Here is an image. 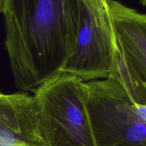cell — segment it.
Instances as JSON below:
<instances>
[{
	"instance_id": "cell-1",
	"label": "cell",
	"mask_w": 146,
	"mask_h": 146,
	"mask_svg": "<svg viewBox=\"0 0 146 146\" xmlns=\"http://www.w3.org/2000/svg\"><path fill=\"white\" fill-rule=\"evenodd\" d=\"M1 13L19 89L35 90L62 72L75 48L78 0H4Z\"/></svg>"
},
{
	"instance_id": "cell-2",
	"label": "cell",
	"mask_w": 146,
	"mask_h": 146,
	"mask_svg": "<svg viewBox=\"0 0 146 146\" xmlns=\"http://www.w3.org/2000/svg\"><path fill=\"white\" fill-rule=\"evenodd\" d=\"M44 146H97L87 83L61 72L34 90Z\"/></svg>"
},
{
	"instance_id": "cell-3",
	"label": "cell",
	"mask_w": 146,
	"mask_h": 146,
	"mask_svg": "<svg viewBox=\"0 0 146 146\" xmlns=\"http://www.w3.org/2000/svg\"><path fill=\"white\" fill-rule=\"evenodd\" d=\"M88 111L97 146H146V123L113 78L88 81Z\"/></svg>"
},
{
	"instance_id": "cell-4",
	"label": "cell",
	"mask_w": 146,
	"mask_h": 146,
	"mask_svg": "<svg viewBox=\"0 0 146 146\" xmlns=\"http://www.w3.org/2000/svg\"><path fill=\"white\" fill-rule=\"evenodd\" d=\"M79 19L74 51L62 72L84 82L109 77L115 38L108 0H78Z\"/></svg>"
},
{
	"instance_id": "cell-5",
	"label": "cell",
	"mask_w": 146,
	"mask_h": 146,
	"mask_svg": "<svg viewBox=\"0 0 146 146\" xmlns=\"http://www.w3.org/2000/svg\"><path fill=\"white\" fill-rule=\"evenodd\" d=\"M115 38L109 77L122 86L134 104L146 106V14L108 0Z\"/></svg>"
},
{
	"instance_id": "cell-6",
	"label": "cell",
	"mask_w": 146,
	"mask_h": 146,
	"mask_svg": "<svg viewBox=\"0 0 146 146\" xmlns=\"http://www.w3.org/2000/svg\"><path fill=\"white\" fill-rule=\"evenodd\" d=\"M0 146H44L34 96L0 94Z\"/></svg>"
},
{
	"instance_id": "cell-7",
	"label": "cell",
	"mask_w": 146,
	"mask_h": 146,
	"mask_svg": "<svg viewBox=\"0 0 146 146\" xmlns=\"http://www.w3.org/2000/svg\"><path fill=\"white\" fill-rule=\"evenodd\" d=\"M135 108H136V112L138 116L146 123V106L141 105H136L135 104Z\"/></svg>"
},
{
	"instance_id": "cell-8",
	"label": "cell",
	"mask_w": 146,
	"mask_h": 146,
	"mask_svg": "<svg viewBox=\"0 0 146 146\" xmlns=\"http://www.w3.org/2000/svg\"><path fill=\"white\" fill-rule=\"evenodd\" d=\"M4 0H0V13L2 12L3 6H4Z\"/></svg>"
},
{
	"instance_id": "cell-9",
	"label": "cell",
	"mask_w": 146,
	"mask_h": 146,
	"mask_svg": "<svg viewBox=\"0 0 146 146\" xmlns=\"http://www.w3.org/2000/svg\"><path fill=\"white\" fill-rule=\"evenodd\" d=\"M140 3L144 7H146V0H140Z\"/></svg>"
}]
</instances>
